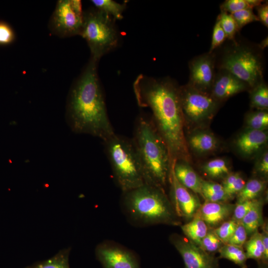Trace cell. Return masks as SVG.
<instances>
[{
  "label": "cell",
  "mask_w": 268,
  "mask_h": 268,
  "mask_svg": "<svg viewBox=\"0 0 268 268\" xmlns=\"http://www.w3.org/2000/svg\"><path fill=\"white\" fill-rule=\"evenodd\" d=\"M138 105L149 108L152 122L166 143L172 161L189 159L179 88L168 78L139 74L133 84Z\"/></svg>",
  "instance_id": "6da1fadb"
},
{
  "label": "cell",
  "mask_w": 268,
  "mask_h": 268,
  "mask_svg": "<svg viewBox=\"0 0 268 268\" xmlns=\"http://www.w3.org/2000/svg\"><path fill=\"white\" fill-rule=\"evenodd\" d=\"M99 61L90 60L72 85L67 114L74 132L107 140L115 133L109 120L97 72Z\"/></svg>",
  "instance_id": "7a4b0ae2"
},
{
  "label": "cell",
  "mask_w": 268,
  "mask_h": 268,
  "mask_svg": "<svg viewBox=\"0 0 268 268\" xmlns=\"http://www.w3.org/2000/svg\"><path fill=\"white\" fill-rule=\"evenodd\" d=\"M132 140L145 184L164 190L170 180L173 162L168 147L152 120L143 116L138 118Z\"/></svg>",
  "instance_id": "3957f363"
},
{
  "label": "cell",
  "mask_w": 268,
  "mask_h": 268,
  "mask_svg": "<svg viewBox=\"0 0 268 268\" xmlns=\"http://www.w3.org/2000/svg\"><path fill=\"white\" fill-rule=\"evenodd\" d=\"M122 203L127 217L138 226L180 224L169 199L162 189L144 184L123 193Z\"/></svg>",
  "instance_id": "277c9868"
},
{
  "label": "cell",
  "mask_w": 268,
  "mask_h": 268,
  "mask_svg": "<svg viewBox=\"0 0 268 268\" xmlns=\"http://www.w3.org/2000/svg\"><path fill=\"white\" fill-rule=\"evenodd\" d=\"M104 142L114 177L122 192L145 184L140 162L132 139L115 134Z\"/></svg>",
  "instance_id": "5b68a950"
},
{
  "label": "cell",
  "mask_w": 268,
  "mask_h": 268,
  "mask_svg": "<svg viewBox=\"0 0 268 268\" xmlns=\"http://www.w3.org/2000/svg\"><path fill=\"white\" fill-rule=\"evenodd\" d=\"M115 21L110 15L96 8L83 12L80 35L88 44L91 58L99 61L117 47L119 37Z\"/></svg>",
  "instance_id": "8992f818"
},
{
  "label": "cell",
  "mask_w": 268,
  "mask_h": 268,
  "mask_svg": "<svg viewBox=\"0 0 268 268\" xmlns=\"http://www.w3.org/2000/svg\"><path fill=\"white\" fill-rule=\"evenodd\" d=\"M220 67L244 82L250 88L263 82V69L261 58L246 47L236 45L226 52Z\"/></svg>",
  "instance_id": "52a82bcc"
},
{
  "label": "cell",
  "mask_w": 268,
  "mask_h": 268,
  "mask_svg": "<svg viewBox=\"0 0 268 268\" xmlns=\"http://www.w3.org/2000/svg\"><path fill=\"white\" fill-rule=\"evenodd\" d=\"M81 1L59 0L49 21V28L61 37L80 35L83 21Z\"/></svg>",
  "instance_id": "ba28073f"
},
{
  "label": "cell",
  "mask_w": 268,
  "mask_h": 268,
  "mask_svg": "<svg viewBox=\"0 0 268 268\" xmlns=\"http://www.w3.org/2000/svg\"><path fill=\"white\" fill-rule=\"evenodd\" d=\"M181 108L184 117L199 122L209 117L216 106V100L207 92L189 84L179 88Z\"/></svg>",
  "instance_id": "9c48e42d"
},
{
  "label": "cell",
  "mask_w": 268,
  "mask_h": 268,
  "mask_svg": "<svg viewBox=\"0 0 268 268\" xmlns=\"http://www.w3.org/2000/svg\"><path fill=\"white\" fill-rule=\"evenodd\" d=\"M169 239L181 256L185 268H219L217 258L186 237L173 234Z\"/></svg>",
  "instance_id": "30bf717a"
},
{
  "label": "cell",
  "mask_w": 268,
  "mask_h": 268,
  "mask_svg": "<svg viewBox=\"0 0 268 268\" xmlns=\"http://www.w3.org/2000/svg\"><path fill=\"white\" fill-rule=\"evenodd\" d=\"M96 257L103 268H141L136 255L116 242L105 241L98 245Z\"/></svg>",
  "instance_id": "8fae6325"
},
{
  "label": "cell",
  "mask_w": 268,
  "mask_h": 268,
  "mask_svg": "<svg viewBox=\"0 0 268 268\" xmlns=\"http://www.w3.org/2000/svg\"><path fill=\"white\" fill-rule=\"evenodd\" d=\"M169 181L171 184L169 200L177 215L179 218H193L201 206L199 200L190 190L179 183L172 169Z\"/></svg>",
  "instance_id": "7c38bea8"
},
{
  "label": "cell",
  "mask_w": 268,
  "mask_h": 268,
  "mask_svg": "<svg viewBox=\"0 0 268 268\" xmlns=\"http://www.w3.org/2000/svg\"><path fill=\"white\" fill-rule=\"evenodd\" d=\"M189 84L201 91L206 92L211 89L215 75L214 58L211 53L199 56L189 64Z\"/></svg>",
  "instance_id": "4fadbf2b"
},
{
  "label": "cell",
  "mask_w": 268,
  "mask_h": 268,
  "mask_svg": "<svg viewBox=\"0 0 268 268\" xmlns=\"http://www.w3.org/2000/svg\"><path fill=\"white\" fill-rule=\"evenodd\" d=\"M249 86L229 72L220 69L216 74L211 95L217 101L226 99L247 89Z\"/></svg>",
  "instance_id": "5bb4252c"
},
{
  "label": "cell",
  "mask_w": 268,
  "mask_h": 268,
  "mask_svg": "<svg viewBox=\"0 0 268 268\" xmlns=\"http://www.w3.org/2000/svg\"><path fill=\"white\" fill-rule=\"evenodd\" d=\"M235 205L226 202L205 201L196 214L208 226L214 227L228 220L232 214Z\"/></svg>",
  "instance_id": "9a60e30c"
},
{
  "label": "cell",
  "mask_w": 268,
  "mask_h": 268,
  "mask_svg": "<svg viewBox=\"0 0 268 268\" xmlns=\"http://www.w3.org/2000/svg\"><path fill=\"white\" fill-rule=\"evenodd\" d=\"M267 141L268 134L264 130L250 129L239 136L236 144L241 153L250 156L259 151Z\"/></svg>",
  "instance_id": "2e32d148"
},
{
  "label": "cell",
  "mask_w": 268,
  "mask_h": 268,
  "mask_svg": "<svg viewBox=\"0 0 268 268\" xmlns=\"http://www.w3.org/2000/svg\"><path fill=\"white\" fill-rule=\"evenodd\" d=\"M172 171L181 184L194 193L201 195L202 179L189 165L182 160L175 161L172 164Z\"/></svg>",
  "instance_id": "e0dca14e"
},
{
  "label": "cell",
  "mask_w": 268,
  "mask_h": 268,
  "mask_svg": "<svg viewBox=\"0 0 268 268\" xmlns=\"http://www.w3.org/2000/svg\"><path fill=\"white\" fill-rule=\"evenodd\" d=\"M181 229L187 239L199 246L209 231L206 223L197 214L191 221L182 225Z\"/></svg>",
  "instance_id": "ac0fdd59"
},
{
  "label": "cell",
  "mask_w": 268,
  "mask_h": 268,
  "mask_svg": "<svg viewBox=\"0 0 268 268\" xmlns=\"http://www.w3.org/2000/svg\"><path fill=\"white\" fill-rule=\"evenodd\" d=\"M263 201L257 199L255 204L240 221L244 226L248 236H251L263 225Z\"/></svg>",
  "instance_id": "d6986e66"
},
{
  "label": "cell",
  "mask_w": 268,
  "mask_h": 268,
  "mask_svg": "<svg viewBox=\"0 0 268 268\" xmlns=\"http://www.w3.org/2000/svg\"><path fill=\"white\" fill-rule=\"evenodd\" d=\"M191 148L198 153H207L214 150L217 146L215 137L206 132H198L189 138Z\"/></svg>",
  "instance_id": "ffe728a7"
},
{
  "label": "cell",
  "mask_w": 268,
  "mask_h": 268,
  "mask_svg": "<svg viewBox=\"0 0 268 268\" xmlns=\"http://www.w3.org/2000/svg\"><path fill=\"white\" fill-rule=\"evenodd\" d=\"M219 258L228 260L241 268H247V258L242 247L225 244L218 250Z\"/></svg>",
  "instance_id": "44dd1931"
},
{
  "label": "cell",
  "mask_w": 268,
  "mask_h": 268,
  "mask_svg": "<svg viewBox=\"0 0 268 268\" xmlns=\"http://www.w3.org/2000/svg\"><path fill=\"white\" fill-rule=\"evenodd\" d=\"M265 188V182L260 179H252L249 180L242 190L237 194V202L257 200Z\"/></svg>",
  "instance_id": "7402d4cb"
},
{
  "label": "cell",
  "mask_w": 268,
  "mask_h": 268,
  "mask_svg": "<svg viewBox=\"0 0 268 268\" xmlns=\"http://www.w3.org/2000/svg\"><path fill=\"white\" fill-rule=\"evenodd\" d=\"M244 245L247 259H253L258 262H264L265 249L261 233L258 231L255 232Z\"/></svg>",
  "instance_id": "603a6c76"
},
{
  "label": "cell",
  "mask_w": 268,
  "mask_h": 268,
  "mask_svg": "<svg viewBox=\"0 0 268 268\" xmlns=\"http://www.w3.org/2000/svg\"><path fill=\"white\" fill-rule=\"evenodd\" d=\"M91 2L96 8L106 12L115 20L123 18V13L127 6L125 2L120 3L112 0H92Z\"/></svg>",
  "instance_id": "cb8c5ba5"
},
{
  "label": "cell",
  "mask_w": 268,
  "mask_h": 268,
  "mask_svg": "<svg viewBox=\"0 0 268 268\" xmlns=\"http://www.w3.org/2000/svg\"><path fill=\"white\" fill-rule=\"evenodd\" d=\"M69 249L61 250L50 259L26 268H69Z\"/></svg>",
  "instance_id": "d4e9b609"
},
{
  "label": "cell",
  "mask_w": 268,
  "mask_h": 268,
  "mask_svg": "<svg viewBox=\"0 0 268 268\" xmlns=\"http://www.w3.org/2000/svg\"><path fill=\"white\" fill-rule=\"evenodd\" d=\"M250 96L252 107L264 110L268 107V87L263 82L252 88Z\"/></svg>",
  "instance_id": "484cf974"
},
{
  "label": "cell",
  "mask_w": 268,
  "mask_h": 268,
  "mask_svg": "<svg viewBox=\"0 0 268 268\" xmlns=\"http://www.w3.org/2000/svg\"><path fill=\"white\" fill-rule=\"evenodd\" d=\"M203 170L209 177L219 178L229 174V169L226 161L221 158L214 159L206 163Z\"/></svg>",
  "instance_id": "4316f807"
},
{
  "label": "cell",
  "mask_w": 268,
  "mask_h": 268,
  "mask_svg": "<svg viewBox=\"0 0 268 268\" xmlns=\"http://www.w3.org/2000/svg\"><path fill=\"white\" fill-rule=\"evenodd\" d=\"M217 20L219 22L227 38L233 40L239 29L231 15L226 12L221 11Z\"/></svg>",
  "instance_id": "83f0119b"
},
{
  "label": "cell",
  "mask_w": 268,
  "mask_h": 268,
  "mask_svg": "<svg viewBox=\"0 0 268 268\" xmlns=\"http://www.w3.org/2000/svg\"><path fill=\"white\" fill-rule=\"evenodd\" d=\"M247 124L251 129L264 130L268 126V114L265 110L251 113L247 119Z\"/></svg>",
  "instance_id": "f1b7e54d"
},
{
  "label": "cell",
  "mask_w": 268,
  "mask_h": 268,
  "mask_svg": "<svg viewBox=\"0 0 268 268\" xmlns=\"http://www.w3.org/2000/svg\"><path fill=\"white\" fill-rule=\"evenodd\" d=\"M223 244L214 231L209 230L200 246L207 253L214 255L215 253L218 252Z\"/></svg>",
  "instance_id": "f546056e"
},
{
  "label": "cell",
  "mask_w": 268,
  "mask_h": 268,
  "mask_svg": "<svg viewBox=\"0 0 268 268\" xmlns=\"http://www.w3.org/2000/svg\"><path fill=\"white\" fill-rule=\"evenodd\" d=\"M237 224V222L233 219L227 220L213 231L224 244H227L232 236Z\"/></svg>",
  "instance_id": "4dcf8cb0"
},
{
  "label": "cell",
  "mask_w": 268,
  "mask_h": 268,
  "mask_svg": "<svg viewBox=\"0 0 268 268\" xmlns=\"http://www.w3.org/2000/svg\"><path fill=\"white\" fill-rule=\"evenodd\" d=\"M235 20L238 29L245 25L256 21H259L252 8L244 9L230 14Z\"/></svg>",
  "instance_id": "1f68e13d"
},
{
  "label": "cell",
  "mask_w": 268,
  "mask_h": 268,
  "mask_svg": "<svg viewBox=\"0 0 268 268\" xmlns=\"http://www.w3.org/2000/svg\"><path fill=\"white\" fill-rule=\"evenodd\" d=\"M257 200L237 202L233 211L232 218L237 222H240L244 216L255 204Z\"/></svg>",
  "instance_id": "d6a6232c"
},
{
  "label": "cell",
  "mask_w": 268,
  "mask_h": 268,
  "mask_svg": "<svg viewBox=\"0 0 268 268\" xmlns=\"http://www.w3.org/2000/svg\"><path fill=\"white\" fill-rule=\"evenodd\" d=\"M248 234L241 222H237L235 230L227 244L242 247L247 241Z\"/></svg>",
  "instance_id": "836d02e7"
},
{
  "label": "cell",
  "mask_w": 268,
  "mask_h": 268,
  "mask_svg": "<svg viewBox=\"0 0 268 268\" xmlns=\"http://www.w3.org/2000/svg\"><path fill=\"white\" fill-rule=\"evenodd\" d=\"M226 39H227L226 34L221 27L219 22L217 20L213 29L209 53H211L215 49L221 45Z\"/></svg>",
  "instance_id": "e575fe53"
},
{
  "label": "cell",
  "mask_w": 268,
  "mask_h": 268,
  "mask_svg": "<svg viewBox=\"0 0 268 268\" xmlns=\"http://www.w3.org/2000/svg\"><path fill=\"white\" fill-rule=\"evenodd\" d=\"M220 8L221 11L231 14L250 7L246 0H227L222 3Z\"/></svg>",
  "instance_id": "d590c367"
},
{
  "label": "cell",
  "mask_w": 268,
  "mask_h": 268,
  "mask_svg": "<svg viewBox=\"0 0 268 268\" xmlns=\"http://www.w3.org/2000/svg\"><path fill=\"white\" fill-rule=\"evenodd\" d=\"M14 32L11 26L4 21H0V45H7L13 42Z\"/></svg>",
  "instance_id": "8d00e7d4"
},
{
  "label": "cell",
  "mask_w": 268,
  "mask_h": 268,
  "mask_svg": "<svg viewBox=\"0 0 268 268\" xmlns=\"http://www.w3.org/2000/svg\"><path fill=\"white\" fill-rule=\"evenodd\" d=\"M224 191V188L221 184L202 180L201 181V194L204 192L217 193Z\"/></svg>",
  "instance_id": "74e56055"
},
{
  "label": "cell",
  "mask_w": 268,
  "mask_h": 268,
  "mask_svg": "<svg viewBox=\"0 0 268 268\" xmlns=\"http://www.w3.org/2000/svg\"><path fill=\"white\" fill-rule=\"evenodd\" d=\"M245 184V180L240 175L230 188L226 192V194L232 199L235 195H237L242 190Z\"/></svg>",
  "instance_id": "f35d334b"
},
{
  "label": "cell",
  "mask_w": 268,
  "mask_h": 268,
  "mask_svg": "<svg viewBox=\"0 0 268 268\" xmlns=\"http://www.w3.org/2000/svg\"><path fill=\"white\" fill-rule=\"evenodd\" d=\"M257 7L258 18L265 26L268 27V5L265 3Z\"/></svg>",
  "instance_id": "ab89813d"
},
{
  "label": "cell",
  "mask_w": 268,
  "mask_h": 268,
  "mask_svg": "<svg viewBox=\"0 0 268 268\" xmlns=\"http://www.w3.org/2000/svg\"><path fill=\"white\" fill-rule=\"evenodd\" d=\"M263 231L261 233L262 242L263 243L265 253H264V262L268 263V225L266 224V223H263Z\"/></svg>",
  "instance_id": "60d3db41"
},
{
  "label": "cell",
  "mask_w": 268,
  "mask_h": 268,
  "mask_svg": "<svg viewBox=\"0 0 268 268\" xmlns=\"http://www.w3.org/2000/svg\"><path fill=\"white\" fill-rule=\"evenodd\" d=\"M257 170L259 172L265 176L268 174V153L265 152L260 159L258 165Z\"/></svg>",
  "instance_id": "b9f144b4"
},
{
  "label": "cell",
  "mask_w": 268,
  "mask_h": 268,
  "mask_svg": "<svg viewBox=\"0 0 268 268\" xmlns=\"http://www.w3.org/2000/svg\"><path fill=\"white\" fill-rule=\"evenodd\" d=\"M240 175L239 173H230L227 175L221 184L226 193Z\"/></svg>",
  "instance_id": "7bdbcfd3"
},
{
  "label": "cell",
  "mask_w": 268,
  "mask_h": 268,
  "mask_svg": "<svg viewBox=\"0 0 268 268\" xmlns=\"http://www.w3.org/2000/svg\"><path fill=\"white\" fill-rule=\"evenodd\" d=\"M249 7L253 8L254 7H258L262 4V0H246Z\"/></svg>",
  "instance_id": "ee69618b"
},
{
  "label": "cell",
  "mask_w": 268,
  "mask_h": 268,
  "mask_svg": "<svg viewBox=\"0 0 268 268\" xmlns=\"http://www.w3.org/2000/svg\"><path fill=\"white\" fill-rule=\"evenodd\" d=\"M268 46V37H267L264 40H263L260 43L259 45V47L262 50H263L265 49L266 47H267Z\"/></svg>",
  "instance_id": "f6af8a7d"
},
{
  "label": "cell",
  "mask_w": 268,
  "mask_h": 268,
  "mask_svg": "<svg viewBox=\"0 0 268 268\" xmlns=\"http://www.w3.org/2000/svg\"><path fill=\"white\" fill-rule=\"evenodd\" d=\"M258 268H268V265L267 263L264 262H258Z\"/></svg>",
  "instance_id": "bcb514c9"
}]
</instances>
